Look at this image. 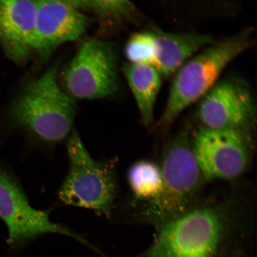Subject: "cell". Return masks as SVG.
<instances>
[{
	"label": "cell",
	"mask_w": 257,
	"mask_h": 257,
	"mask_svg": "<svg viewBox=\"0 0 257 257\" xmlns=\"http://www.w3.org/2000/svg\"><path fill=\"white\" fill-rule=\"evenodd\" d=\"M57 66L25 85L10 108L12 120L36 142L53 146L72 134L76 105L57 81Z\"/></svg>",
	"instance_id": "2"
},
{
	"label": "cell",
	"mask_w": 257,
	"mask_h": 257,
	"mask_svg": "<svg viewBox=\"0 0 257 257\" xmlns=\"http://www.w3.org/2000/svg\"><path fill=\"white\" fill-rule=\"evenodd\" d=\"M153 28L157 44V56L153 66L162 78L174 75L189 59L216 41L208 34L173 33L158 28Z\"/></svg>",
	"instance_id": "12"
},
{
	"label": "cell",
	"mask_w": 257,
	"mask_h": 257,
	"mask_svg": "<svg viewBox=\"0 0 257 257\" xmlns=\"http://www.w3.org/2000/svg\"><path fill=\"white\" fill-rule=\"evenodd\" d=\"M36 16L33 53L46 59L60 45L84 33L90 19L65 0H34Z\"/></svg>",
	"instance_id": "10"
},
{
	"label": "cell",
	"mask_w": 257,
	"mask_h": 257,
	"mask_svg": "<svg viewBox=\"0 0 257 257\" xmlns=\"http://www.w3.org/2000/svg\"><path fill=\"white\" fill-rule=\"evenodd\" d=\"M79 10L94 13L102 24L114 23L126 18L133 8L131 0H65Z\"/></svg>",
	"instance_id": "15"
},
{
	"label": "cell",
	"mask_w": 257,
	"mask_h": 257,
	"mask_svg": "<svg viewBox=\"0 0 257 257\" xmlns=\"http://www.w3.org/2000/svg\"><path fill=\"white\" fill-rule=\"evenodd\" d=\"M67 154L69 169L59 191L60 200L99 214H110L117 194L114 166L93 159L76 132L68 138Z\"/></svg>",
	"instance_id": "5"
},
{
	"label": "cell",
	"mask_w": 257,
	"mask_h": 257,
	"mask_svg": "<svg viewBox=\"0 0 257 257\" xmlns=\"http://www.w3.org/2000/svg\"><path fill=\"white\" fill-rule=\"evenodd\" d=\"M251 90L237 76L220 79L200 100L197 114L205 127L246 132L254 116Z\"/></svg>",
	"instance_id": "9"
},
{
	"label": "cell",
	"mask_w": 257,
	"mask_h": 257,
	"mask_svg": "<svg viewBox=\"0 0 257 257\" xmlns=\"http://www.w3.org/2000/svg\"><path fill=\"white\" fill-rule=\"evenodd\" d=\"M160 167L162 191L155 200L143 205L138 217L157 229L197 206L196 200L205 180L184 131L169 144Z\"/></svg>",
	"instance_id": "4"
},
{
	"label": "cell",
	"mask_w": 257,
	"mask_h": 257,
	"mask_svg": "<svg viewBox=\"0 0 257 257\" xmlns=\"http://www.w3.org/2000/svg\"><path fill=\"white\" fill-rule=\"evenodd\" d=\"M34 0H0V44L14 62H27L33 53Z\"/></svg>",
	"instance_id": "11"
},
{
	"label": "cell",
	"mask_w": 257,
	"mask_h": 257,
	"mask_svg": "<svg viewBox=\"0 0 257 257\" xmlns=\"http://www.w3.org/2000/svg\"><path fill=\"white\" fill-rule=\"evenodd\" d=\"M246 132L202 127L196 134L192 150L205 181L229 180L242 175L250 161Z\"/></svg>",
	"instance_id": "8"
},
{
	"label": "cell",
	"mask_w": 257,
	"mask_h": 257,
	"mask_svg": "<svg viewBox=\"0 0 257 257\" xmlns=\"http://www.w3.org/2000/svg\"><path fill=\"white\" fill-rule=\"evenodd\" d=\"M233 210L197 205L157 229L152 244L136 257H233L250 233Z\"/></svg>",
	"instance_id": "1"
},
{
	"label": "cell",
	"mask_w": 257,
	"mask_h": 257,
	"mask_svg": "<svg viewBox=\"0 0 257 257\" xmlns=\"http://www.w3.org/2000/svg\"><path fill=\"white\" fill-rule=\"evenodd\" d=\"M128 186L135 198L149 203L158 197L163 188V173L161 167L149 160L135 163L127 172Z\"/></svg>",
	"instance_id": "14"
},
{
	"label": "cell",
	"mask_w": 257,
	"mask_h": 257,
	"mask_svg": "<svg viewBox=\"0 0 257 257\" xmlns=\"http://www.w3.org/2000/svg\"><path fill=\"white\" fill-rule=\"evenodd\" d=\"M253 43L252 29L246 28L226 39L216 41L183 64L173 76L160 126L168 127L186 108L201 100L229 64Z\"/></svg>",
	"instance_id": "3"
},
{
	"label": "cell",
	"mask_w": 257,
	"mask_h": 257,
	"mask_svg": "<svg viewBox=\"0 0 257 257\" xmlns=\"http://www.w3.org/2000/svg\"><path fill=\"white\" fill-rule=\"evenodd\" d=\"M0 218L7 225V242L12 249L22 248L43 234L57 233L73 237L99 252L84 237L52 222L47 211L32 207L15 177L3 169H0Z\"/></svg>",
	"instance_id": "7"
},
{
	"label": "cell",
	"mask_w": 257,
	"mask_h": 257,
	"mask_svg": "<svg viewBox=\"0 0 257 257\" xmlns=\"http://www.w3.org/2000/svg\"><path fill=\"white\" fill-rule=\"evenodd\" d=\"M128 63L153 66L157 56V44L153 27L137 32L128 38L124 48Z\"/></svg>",
	"instance_id": "16"
},
{
	"label": "cell",
	"mask_w": 257,
	"mask_h": 257,
	"mask_svg": "<svg viewBox=\"0 0 257 257\" xmlns=\"http://www.w3.org/2000/svg\"><path fill=\"white\" fill-rule=\"evenodd\" d=\"M63 82L72 98L93 100L114 96L120 85L113 44L95 40L83 42L64 70Z\"/></svg>",
	"instance_id": "6"
},
{
	"label": "cell",
	"mask_w": 257,
	"mask_h": 257,
	"mask_svg": "<svg viewBox=\"0 0 257 257\" xmlns=\"http://www.w3.org/2000/svg\"><path fill=\"white\" fill-rule=\"evenodd\" d=\"M141 118L149 126L154 120V107L162 85V77L152 66L126 63L123 69Z\"/></svg>",
	"instance_id": "13"
}]
</instances>
